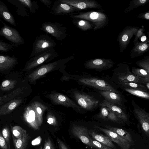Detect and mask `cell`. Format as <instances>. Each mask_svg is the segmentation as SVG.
Returning a JSON list of instances; mask_svg holds the SVG:
<instances>
[{"mask_svg":"<svg viewBox=\"0 0 149 149\" xmlns=\"http://www.w3.org/2000/svg\"><path fill=\"white\" fill-rule=\"evenodd\" d=\"M41 104L35 102L26 109L23 117L25 121L35 130H39L43 122V108L45 107Z\"/></svg>","mask_w":149,"mask_h":149,"instance_id":"cell-1","label":"cell"},{"mask_svg":"<svg viewBox=\"0 0 149 149\" xmlns=\"http://www.w3.org/2000/svg\"><path fill=\"white\" fill-rule=\"evenodd\" d=\"M73 19L86 20L93 24L94 31L102 29L109 23V19L106 15L103 13L94 11L78 12L70 16Z\"/></svg>","mask_w":149,"mask_h":149,"instance_id":"cell-2","label":"cell"},{"mask_svg":"<svg viewBox=\"0 0 149 149\" xmlns=\"http://www.w3.org/2000/svg\"><path fill=\"white\" fill-rule=\"evenodd\" d=\"M113 72L112 79L115 83L133 82L141 84V77L133 74L130 71L129 65L126 63L118 64Z\"/></svg>","mask_w":149,"mask_h":149,"instance_id":"cell-3","label":"cell"},{"mask_svg":"<svg viewBox=\"0 0 149 149\" xmlns=\"http://www.w3.org/2000/svg\"><path fill=\"white\" fill-rule=\"evenodd\" d=\"M79 81L82 84L98 90L108 91L120 93L110 81L96 77L91 76L81 78Z\"/></svg>","mask_w":149,"mask_h":149,"instance_id":"cell-4","label":"cell"},{"mask_svg":"<svg viewBox=\"0 0 149 149\" xmlns=\"http://www.w3.org/2000/svg\"><path fill=\"white\" fill-rule=\"evenodd\" d=\"M74 56H70L66 58L44 64L39 67L28 76L30 81L33 82L48 72L62 66L69 61L73 59Z\"/></svg>","mask_w":149,"mask_h":149,"instance_id":"cell-5","label":"cell"},{"mask_svg":"<svg viewBox=\"0 0 149 149\" xmlns=\"http://www.w3.org/2000/svg\"><path fill=\"white\" fill-rule=\"evenodd\" d=\"M58 56L54 48L49 49L32 57L26 63L23 70L27 71L41 65L47 63Z\"/></svg>","mask_w":149,"mask_h":149,"instance_id":"cell-6","label":"cell"},{"mask_svg":"<svg viewBox=\"0 0 149 149\" xmlns=\"http://www.w3.org/2000/svg\"><path fill=\"white\" fill-rule=\"evenodd\" d=\"M56 45L55 42L46 34H41L37 36L32 47L29 57H32L49 49L53 48Z\"/></svg>","mask_w":149,"mask_h":149,"instance_id":"cell-7","label":"cell"},{"mask_svg":"<svg viewBox=\"0 0 149 149\" xmlns=\"http://www.w3.org/2000/svg\"><path fill=\"white\" fill-rule=\"evenodd\" d=\"M40 29L58 40H63L67 35V28L58 22H45L42 24Z\"/></svg>","mask_w":149,"mask_h":149,"instance_id":"cell-8","label":"cell"},{"mask_svg":"<svg viewBox=\"0 0 149 149\" xmlns=\"http://www.w3.org/2000/svg\"><path fill=\"white\" fill-rule=\"evenodd\" d=\"M3 26L0 29V36H3L12 43L15 47L24 44V41L15 29L9 26L0 19Z\"/></svg>","mask_w":149,"mask_h":149,"instance_id":"cell-9","label":"cell"},{"mask_svg":"<svg viewBox=\"0 0 149 149\" xmlns=\"http://www.w3.org/2000/svg\"><path fill=\"white\" fill-rule=\"evenodd\" d=\"M139 28L138 26H127L119 34L117 41L120 52L123 53L127 48L131 39L134 36L136 35Z\"/></svg>","mask_w":149,"mask_h":149,"instance_id":"cell-10","label":"cell"},{"mask_svg":"<svg viewBox=\"0 0 149 149\" xmlns=\"http://www.w3.org/2000/svg\"><path fill=\"white\" fill-rule=\"evenodd\" d=\"M74 96L79 105L88 111L95 109L100 103L98 100L93 96L84 93L76 92Z\"/></svg>","mask_w":149,"mask_h":149,"instance_id":"cell-11","label":"cell"},{"mask_svg":"<svg viewBox=\"0 0 149 149\" xmlns=\"http://www.w3.org/2000/svg\"><path fill=\"white\" fill-rule=\"evenodd\" d=\"M133 113L141 125L143 131L148 137L149 134V113L144 109L138 106L132 101Z\"/></svg>","mask_w":149,"mask_h":149,"instance_id":"cell-12","label":"cell"},{"mask_svg":"<svg viewBox=\"0 0 149 149\" xmlns=\"http://www.w3.org/2000/svg\"><path fill=\"white\" fill-rule=\"evenodd\" d=\"M114 63L111 59L98 58L91 59L86 61L84 65L87 68L101 71L110 69Z\"/></svg>","mask_w":149,"mask_h":149,"instance_id":"cell-13","label":"cell"},{"mask_svg":"<svg viewBox=\"0 0 149 149\" xmlns=\"http://www.w3.org/2000/svg\"><path fill=\"white\" fill-rule=\"evenodd\" d=\"M79 10L68 4L56 1L52 6L50 13L55 15H62L70 16L79 12Z\"/></svg>","mask_w":149,"mask_h":149,"instance_id":"cell-14","label":"cell"},{"mask_svg":"<svg viewBox=\"0 0 149 149\" xmlns=\"http://www.w3.org/2000/svg\"><path fill=\"white\" fill-rule=\"evenodd\" d=\"M62 3L72 6L79 10L89 8L100 9L102 7L94 0H59Z\"/></svg>","mask_w":149,"mask_h":149,"instance_id":"cell-15","label":"cell"},{"mask_svg":"<svg viewBox=\"0 0 149 149\" xmlns=\"http://www.w3.org/2000/svg\"><path fill=\"white\" fill-rule=\"evenodd\" d=\"M98 92L106 101L123 108H125V103L127 101L121 93L101 90H98Z\"/></svg>","mask_w":149,"mask_h":149,"instance_id":"cell-16","label":"cell"},{"mask_svg":"<svg viewBox=\"0 0 149 149\" xmlns=\"http://www.w3.org/2000/svg\"><path fill=\"white\" fill-rule=\"evenodd\" d=\"M94 127L104 132L111 141L116 143L120 149H129L130 148L131 146L130 143L116 133L97 125H95Z\"/></svg>","mask_w":149,"mask_h":149,"instance_id":"cell-17","label":"cell"},{"mask_svg":"<svg viewBox=\"0 0 149 149\" xmlns=\"http://www.w3.org/2000/svg\"><path fill=\"white\" fill-rule=\"evenodd\" d=\"M71 132L74 136L79 139L83 143L91 148H93L91 142V138L86 127L74 125L72 127Z\"/></svg>","mask_w":149,"mask_h":149,"instance_id":"cell-18","label":"cell"},{"mask_svg":"<svg viewBox=\"0 0 149 149\" xmlns=\"http://www.w3.org/2000/svg\"><path fill=\"white\" fill-rule=\"evenodd\" d=\"M99 105L106 107L116 115L124 122L128 121V115L125 108L111 103L105 100L100 102Z\"/></svg>","mask_w":149,"mask_h":149,"instance_id":"cell-19","label":"cell"},{"mask_svg":"<svg viewBox=\"0 0 149 149\" xmlns=\"http://www.w3.org/2000/svg\"><path fill=\"white\" fill-rule=\"evenodd\" d=\"M49 97L51 100L56 103L77 109L80 108L73 101L62 94L54 93L51 94Z\"/></svg>","mask_w":149,"mask_h":149,"instance_id":"cell-20","label":"cell"},{"mask_svg":"<svg viewBox=\"0 0 149 149\" xmlns=\"http://www.w3.org/2000/svg\"><path fill=\"white\" fill-rule=\"evenodd\" d=\"M149 50V42L143 43L138 40L134 44L131 50L130 56L132 59L143 55Z\"/></svg>","mask_w":149,"mask_h":149,"instance_id":"cell-21","label":"cell"},{"mask_svg":"<svg viewBox=\"0 0 149 149\" xmlns=\"http://www.w3.org/2000/svg\"><path fill=\"white\" fill-rule=\"evenodd\" d=\"M18 63L17 58L14 56L0 55V70L11 69Z\"/></svg>","mask_w":149,"mask_h":149,"instance_id":"cell-22","label":"cell"},{"mask_svg":"<svg viewBox=\"0 0 149 149\" xmlns=\"http://www.w3.org/2000/svg\"><path fill=\"white\" fill-rule=\"evenodd\" d=\"M20 98L12 99L4 104L0 108V116L9 114L22 102Z\"/></svg>","mask_w":149,"mask_h":149,"instance_id":"cell-23","label":"cell"},{"mask_svg":"<svg viewBox=\"0 0 149 149\" xmlns=\"http://www.w3.org/2000/svg\"><path fill=\"white\" fill-rule=\"evenodd\" d=\"M88 133L94 140L113 149L116 148L112 141L107 136L97 133L93 130H88Z\"/></svg>","mask_w":149,"mask_h":149,"instance_id":"cell-24","label":"cell"},{"mask_svg":"<svg viewBox=\"0 0 149 149\" xmlns=\"http://www.w3.org/2000/svg\"><path fill=\"white\" fill-rule=\"evenodd\" d=\"M0 17L15 26L16 24L15 18L6 4L0 0Z\"/></svg>","mask_w":149,"mask_h":149,"instance_id":"cell-25","label":"cell"},{"mask_svg":"<svg viewBox=\"0 0 149 149\" xmlns=\"http://www.w3.org/2000/svg\"><path fill=\"white\" fill-rule=\"evenodd\" d=\"M12 137L15 149H25L30 139V136L27 132L19 138L16 139L13 136Z\"/></svg>","mask_w":149,"mask_h":149,"instance_id":"cell-26","label":"cell"},{"mask_svg":"<svg viewBox=\"0 0 149 149\" xmlns=\"http://www.w3.org/2000/svg\"><path fill=\"white\" fill-rule=\"evenodd\" d=\"M105 127L107 129L116 133L121 137L128 141L131 145L133 143L131 135L126 130L109 125H106Z\"/></svg>","mask_w":149,"mask_h":149,"instance_id":"cell-27","label":"cell"},{"mask_svg":"<svg viewBox=\"0 0 149 149\" xmlns=\"http://www.w3.org/2000/svg\"><path fill=\"white\" fill-rule=\"evenodd\" d=\"M72 22L75 26L83 31H86L91 30L93 28L92 24L86 20L74 19Z\"/></svg>","mask_w":149,"mask_h":149,"instance_id":"cell-28","label":"cell"},{"mask_svg":"<svg viewBox=\"0 0 149 149\" xmlns=\"http://www.w3.org/2000/svg\"><path fill=\"white\" fill-rule=\"evenodd\" d=\"M121 88H127L139 90L145 92H148V89L143 84L130 82L127 83H115Z\"/></svg>","mask_w":149,"mask_h":149,"instance_id":"cell-29","label":"cell"},{"mask_svg":"<svg viewBox=\"0 0 149 149\" xmlns=\"http://www.w3.org/2000/svg\"><path fill=\"white\" fill-rule=\"evenodd\" d=\"M23 89L20 87L18 88L10 93L4 95L2 96H0V106L4 103L9 101L13 99L15 97L22 94Z\"/></svg>","mask_w":149,"mask_h":149,"instance_id":"cell-30","label":"cell"},{"mask_svg":"<svg viewBox=\"0 0 149 149\" xmlns=\"http://www.w3.org/2000/svg\"><path fill=\"white\" fill-rule=\"evenodd\" d=\"M7 1L14 5L16 8L17 14L21 16L29 17V14L27 11L26 7L22 4L19 0H7Z\"/></svg>","mask_w":149,"mask_h":149,"instance_id":"cell-31","label":"cell"},{"mask_svg":"<svg viewBox=\"0 0 149 149\" xmlns=\"http://www.w3.org/2000/svg\"><path fill=\"white\" fill-rule=\"evenodd\" d=\"M149 1V0H132L123 12L125 13H129L134 9L145 5Z\"/></svg>","mask_w":149,"mask_h":149,"instance_id":"cell-32","label":"cell"},{"mask_svg":"<svg viewBox=\"0 0 149 149\" xmlns=\"http://www.w3.org/2000/svg\"><path fill=\"white\" fill-rule=\"evenodd\" d=\"M122 89L132 95L148 100L149 99V93L148 92L130 88H122Z\"/></svg>","mask_w":149,"mask_h":149,"instance_id":"cell-33","label":"cell"},{"mask_svg":"<svg viewBox=\"0 0 149 149\" xmlns=\"http://www.w3.org/2000/svg\"><path fill=\"white\" fill-rule=\"evenodd\" d=\"M17 83L15 79H8L3 81L0 86V89L3 91L10 90L13 88Z\"/></svg>","mask_w":149,"mask_h":149,"instance_id":"cell-34","label":"cell"},{"mask_svg":"<svg viewBox=\"0 0 149 149\" xmlns=\"http://www.w3.org/2000/svg\"><path fill=\"white\" fill-rule=\"evenodd\" d=\"M19 2L26 7L28 8L30 12L33 13L38 8V6L36 2L32 1L31 0H19Z\"/></svg>","mask_w":149,"mask_h":149,"instance_id":"cell-35","label":"cell"},{"mask_svg":"<svg viewBox=\"0 0 149 149\" xmlns=\"http://www.w3.org/2000/svg\"><path fill=\"white\" fill-rule=\"evenodd\" d=\"M136 64L146 70L149 73V56H146L143 58L137 61Z\"/></svg>","mask_w":149,"mask_h":149,"instance_id":"cell-36","label":"cell"},{"mask_svg":"<svg viewBox=\"0 0 149 149\" xmlns=\"http://www.w3.org/2000/svg\"><path fill=\"white\" fill-rule=\"evenodd\" d=\"M12 136L16 139H18L22 136L26 130L19 126H13L12 130Z\"/></svg>","mask_w":149,"mask_h":149,"instance_id":"cell-37","label":"cell"},{"mask_svg":"<svg viewBox=\"0 0 149 149\" xmlns=\"http://www.w3.org/2000/svg\"><path fill=\"white\" fill-rule=\"evenodd\" d=\"M131 72L137 76L141 77H149V73L145 70L141 68L132 67Z\"/></svg>","mask_w":149,"mask_h":149,"instance_id":"cell-38","label":"cell"},{"mask_svg":"<svg viewBox=\"0 0 149 149\" xmlns=\"http://www.w3.org/2000/svg\"><path fill=\"white\" fill-rule=\"evenodd\" d=\"M100 106V108L99 113L97 115L98 118L107 120V118L109 113V110L106 107Z\"/></svg>","mask_w":149,"mask_h":149,"instance_id":"cell-39","label":"cell"},{"mask_svg":"<svg viewBox=\"0 0 149 149\" xmlns=\"http://www.w3.org/2000/svg\"><path fill=\"white\" fill-rule=\"evenodd\" d=\"M1 133L6 141L8 148L10 149V131L7 126H6L3 128L2 130Z\"/></svg>","mask_w":149,"mask_h":149,"instance_id":"cell-40","label":"cell"},{"mask_svg":"<svg viewBox=\"0 0 149 149\" xmlns=\"http://www.w3.org/2000/svg\"><path fill=\"white\" fill-rule=\"evenodd\" d=\"M109 110V113L107 120H109L118 123H121L124 122L113 112Z\"/></svg>","mask_w":149,"mask_h":149,"instance_id":"cell-41","label":"cell"},{"mask_svg":"<svg viewBox=\"0 0 149 149\" xmlns=\"http://www.w3.org/2000/svg\"><path fill=\"white\" fill-rule=\"evenodd\" d=\"M14 47L12 44L0 40V51L7 52L11 50Z\"/></svg>","mask_w":149,"mask_h":149,"instance_id":"cell-42","label":"cell"},{"mask_svg":"<svg viewBox=\"0 0 149 149\" xmlns=\"http://www.w3.org/2000/svg\"><path fill=\"white\" fill-rule=\"evenodd\" d=\"M91 141L93 148L97 149H113L91 138Z\"/></svg>","mask_w":149,"mask_h":149,"instance_id":"cell-43","label":"cell"},{"mask_svg":"<svg viewBox=\"0 0 149 149\" xmlns=\"http://www.w3.org/2000/svg\"><path fill=\"white\" fill-rule=\"evenodd\" d=\"M42 149H55L49 138H48L45 141Z\"/></svg>","mask_w":149,"mask_h":149,"instance_id":"cell-44","label":"cell"},{"mask_svg":"<svg viewBox=\"0 0 149 149\" xmlns=\"http://www.w3.org/2000/svg\"><path fill=\"white\" fill-rule=\"evenodd\" d=\"M145 31V29L143 28H139V29L133 41L134 44L137 42L139 38L143 34V32Z\"/></svg>","mask_w":149,"mask_h":149,"instance_id":"cell-45","label":"cell"},{"mask_svg":"<svg viewBox=\"0 0 149 149\" xmlns=\"http://www.w3.org/2000/svg\"><path fill=\"white\" fill-rule=\"evenodd\" d=\"M0 147L2 149H8L6 141L0 131Z\"/></svg>","mask_w":149,"mask_h":149,"instance_id":"cell-46","label":"cell"},{"mask_svg":"<svg viewBox=\"0 0 149 149\" xmlns=\"http://www.w3.org/2000/svg\"><path fill=\"white\" fill-rule=\"evenodd\" d=\"M136 17L139 19L148 20L149 19V11L139 14Z\"/></svg>","mask_w":149,"mask_h":149,"instance_id":"cell-47","label":"cell"},{"mask_svg":"<svg viewBox=\"0 0 149 149\" xmlns=\"http://www.w3.org/2000/svg\"><path fill=\"white\" fill-rule=\"evenodd\" d=\"M47 122L50 125L55 126L57 125L56 121L54 117L49 116L47 119Z\"/></svg>","mask_w":149,"mask_h":149,"instance_id":"cell-48","label":"cell"},{"mask_svg":"<svg viewBox=\"0 0 149 149\" xmlns=\"http://www.w3.org/2000/svg\"><path fill=\"white\" fill-rule=\"evenodd\" d=\"M57 141L59 149H68L64 143L58 138L57 139Z\"/></svg>","mask_w":149,"mask_h":149,"instance_id":"cell-49","label":"cell"},{"mask_svg":"<svg viewBox=\"0 0 149 149\" xmlns=\"http://www.w3.org/2000/svg\"><path fill=\"white\" fill-rule=\"evenodd\" d=\"M42 139L41 137L40 136H38L32 141L31 144L33 145H37L40 143Z\"/></svg>","mask_w":149,"mask_h":149,"instance_id":"cell-50","label":"cell"},{"mask_svg":"<svg viewBox=\"0 0 149 149\" xmlns=\"http://www.w3.org/2000/svg\"><path fill=\"white\" fill-rule=\"evenodd\" d=\"M40 1L43 3L49 9L52 5V2L49 0H40Z\"/></svg>","mask_w":149,"mask_h":149,"instance_id":"cell-51","label":"cell"},{"mask_svg":"<svg viewBox=\"0 0 149 149\" xmlns=\"http://www.w3.org/2000/svg\"><path fill=\"white\" fill-rule=\"evenodd\" d=\"M139 39L140 40V41H139L143 43H145L149 42L148 39L147 38L144 33Z\"/></svg>","mask_w":149,"mask_h":149,"instance_id":"cell-52","label":"cell"}]
</instances>
